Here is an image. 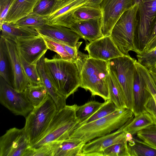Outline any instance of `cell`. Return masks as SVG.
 I'll return each mask as SVG.
<instances>
[{"instance_id": "obj_29", "label": "cell", "mask_w": 156, "mask_h": 156, "mask_svg": "<svg viewBox=\"0 0 156 156\" xmlns=\"http://www.w3.org/2000/svg\"><path fill=\"white\" fill-rule=\"evenodd\" d=\"M101 12L99 7L84 5L77 9L74 12L73 18L74 21L100 19Z\"/></svg>"}, {"instance_id": "obj_48", "label": "cell", "mask_w": 156, "mask_h": 156, "mask_svg": "<svg viewBox=\"0 0 156 156\" xmlns=\"http://www.w3.org/2000/svg\"><path fill=\"white\" fill-rule=\"evenodd\" d=\"M155 48H156V46L155 47V48L154 49H155Z\"/></svg>"}, {"instance_id": "obj_13", "label": "cell", "mask_w": 156, "mask_h": 156, "mask_svg": "<svg viewBox=\"0 0 156 156\" xmlns=\"http://www.w3.org/2000/svg\"><path fill=\"white\" fill-rule=\"evenodd\" d=\"M133 118L115 132L96 138L86 143L83 148L81 156H103L104 150L111 145L127 142L126 133L123 129Z\"/></svg>"}, {"instance_id": "obj_20", "label": "cell", "mask_w": 156, "mask_h": 156, "mask_svg": "<svg viewBox=\"0 0 156 156\" xmlns=\"http://www.w3.org/2000/svg\"><path fill=\"white\" fill-rule=\"evenodd\" d=\"M1 37L14 41L18 38H25L39 35L35 29L20 26L14 23L5 22L0 24Z\"/></svg>"}, {"instance_id": "obj_40", "label": "cell", "mask_w": 156, "mask_h": 156, "mask_svg": "<svg viewBox=\"0 0 156 156\" xmlns=\"http://www.w3.org/2000/svg\"><path fill=\"white\" fill-rule=\"evenodd\" d=\"M103 156H129L127 142L120 143L111 145L104 150Z\"/></svg>"}, {"instance_id": "obj_25", "label": "cell", "mask_w": 156, "mask_h": 156, "mask_svg": "<svg viewBox=\"0 0 156 156\" xmlns=\"http://www.w3.org/2000/svg\"><path fill=\"white\" fill-rule=\"evenodd\" d=\"M155 124L154 121L150 115L144 110L134 116L124 127L123 131L126 133H129L133 135L142 129Z\"/></svg>"}, {"instance_id": "obj_21", "label": "cell", "mask_w": 156, "mask_h": 156, "mask_svg": "<svg viewBox=\"0 0 156 156\" xmlns=\"http://www.w3.org/2000/svg\"><path fill=\"white\" fill-rule=\"evenodd\" d=\"M44 55L37 63V68L42 83L46 88L48 94L56 104L58 110L64 108L66 105V98L61 94L54 87L47 75L44 66Z\"/></svg>"}, {"instance_id": "obj_44", "label": "cell", "mask_w": 156, "mask_h": 156, "mask_svg": "<svg viewBox=\"0 0 156 156\" xmlns=\"http://www.w3.org/2000/svg\"><path fill=\"white\" fill-rule=\"evenodd\" d=\"M132 135L129 133H126V141L127 142H132L133 140Z\"/></svg>"}, {"instance_id": "obj_30", "label": "cell", "mask_w": 156, "mask_h": 156, "mask_svg": "<svg viewBox=\"0 0 156 156\" xmlns=\"http://www.w3.org/2000/svg\"><path fill=\"white\" fill-rule=\"evenodd\" d=\"M129 156H156V149L133 138L131 143H127Z\"/></svg>"}, {"instance_id": "obj_4", "label": "cell", "mask_w": 156, "mask_h": 156, "mask_svg": "<svg viewBox=\"0 0 156 156\" xmlns=\"http://www.w3.org/2000/svg\"><path fill=\"white\" fill-rule=\"evenodd\" d=\"M108 61L88 58L80 73V87L89 91L92 96H98L105 101L110 99Z\"/></svg>"}, {"instance_id": "obj_14", "label": "cell", "mask_w": 156, "mask_h": 156, "mask_svg": "<svg viewBox=\"0 0 156 156\" xmlns=\"http://www.w3.org/2000/svg\"><path fill=\"white\" fill-rule=\"evenodd\" d=\"M14 42L17 51L31 64H37L48 49L40 34L31 37L18 38Z\"/></svg>"}, {"instance_id": "obj_27", "label": "cell", "mask_w": 156, "mask_h": 156, "mask_svg": "<svg viewBox=\"0 0 156 156\" xmlns=\"http://www.w3.org/2000/svg\"><path fill=\"white\" fill-rule=\"evenodd\" d=\"M146 89L150 95L144 105L145 111L151 116L156 124V85L151 76L144 79Z\"/></svg>"}, {"instance_id": "obj_10", "label": "cell", "mask_w": 156, "mask_h": 156, "mask_svg": "<svg viewBox=\"0 0 156 156\" xmlns=\"http://www.w3.org/2000/svg\"><path fill=\"white\" fill-rule=\"evenodd\" d=\"M31 147L24 127L10 128L0 137V156H25Z\"/></svg>"}, {"instance_id": "obj_22", "label": "cell", "mask_w": 156, "mask_h": 156, "mask_svg": "<svg viewBox=\"0 0 156 156\" xmlns=\"http://www.w3.org/2000/svg\"><path fill=\"white\" fill-rule=\"evenodd\" d=\"M39 0H16L9 9L5 22L15 23L33 12Z\"/></svg>"}, {"instance_id": "obj_31", "label": "cell", "mask_w": 156, "mask_h": 156, "mask_svg": "<svg viewBox=\"0 0 156 156\" xmlns=\"http://www.w3.org/2000/svg\"><path fill=\"white\" fill-rule=\"evenodd\" d=\"M10 63L5 39L0 37V75L8 83L10 80L9 65Z\"/></svg>"}, {"instance_id": "obj_11", "label": "cell", "mask_w": 156, "mask_h": 156, "mask_svg": "<svg viewBox=\"0 0 156 156\" xmlns=\"http://www.w3.org/2000/svg\"><path fill=\"white\" fill-rule=\"evenodd\" d=\"M134 4V0H102L99 5L101 12V30L103 36H110L116 21Z\"/></svg>"}, {"instance_id": "obj_42", "label": "cell", "mask_w": 156, "mask_h": 156, "mask_svg": "<svg viewBox=\"0 0 156 156\" xmlns=\"http://www.w3.org/2000/svg\"><path fill=\"white\" fill-rule=\"evenodd\" d=\"M156 38V21L154 23L144 48L141 52L147 51L154 41Z\"/></svg>"}, {"instance_id": "obj_47", "label": "cell", "mask_w": 156, "mask_h": 156, "mask_svg": "<svg viewBox=\"0 0 156 156\" xmlns=\"http://www.w3.org/2000/svg\"><path fill=\"white\" fill-rule=\"evenodd\" d=\"M149 70H150V69H149ZM150 70H151L154 72H156V65L154 67V68H153L152 69H151Z\"/></svg>"}, {"instance_id": "obj_37", "label": "cell", "mask_w": 156, "mask_h": 156, "mask_svg": "<svg viewBox=\"0 0 156 156\" xmlns=\"http://www.w3.org/2000/svg\"><path fill=\"white\" fill-rule=\"evenodd\" d=\"M41 35L44 39L48 49L56 52L63 59L74 62L71 56L61 44L51 38Z\"/></svg>"}, {"instance_id": "obj_24", "label": "cell", "mask_w": 156, "mask_h": 156, "mask_svg": "<svg viewBox=\"0 0 156 156\" xmlns=\"http://www.w3.org/2000/svg\"><path fill=\"white\" fill-rule=\"evenodd\" d=\"M108 84L111 100L118 108H128L122 89L113 73L109 70Z\"/></svg>"}, {"instance_id": "obj_3", "label": "cell", "mask_w": 156, "mask_h": 156, "mask_svg": "<svg viewBox=\"0 0 156 156\" xmlns=\"http://www.w3.org/2000/svg\"><path fill=\"white\" fill-rule=\"evenodd\" d=\"M138 4H134L123 13L114 25L110 36L119 51L124 55H129L132 51L136 54L141 51L136 44V33L138 24Z\"/></svg>"}, {"instance_id": "obj_34", "label": "cell", "mask_w": 156, "mask_h": 156, "mask_svg": "<svg viewBox=\"0 0 156 156\" xmlns=\"http://www.w3.org/2000/svg\"><path fill=\"white\" fill-rule=\"evenodd\" d=\"M18 25L37 28L47 24V17H42L32 12L17 21Z\"/></svg>"}, {"instance_id": "obj_18", "label": "cell", "mask_w": 156, "mask_h": 156, "mask_svg": "<svg viewBox=\"0 0 156 156\" xmlns=\"http://www.w3.org/2000/svg\"><path fill=\"white\" fill-rule=\"evenodd\" d=\"M69 28L78 34L81 38L90 42L103 37L101 19L74 21Z\"/></svg>"}, {"instance_id": "obj_46", "label": "cell", "mask_w": 156, "mask_h": 156, "mask_svg": "<svg viewBox=\"0 0 156 156\" xmlns=\"http://www.w3.org/2000/svg\"><path fill=\"white\" fill-rule=\"evenodd\" d=\"M156 46V38L153 41L148 51L154 49Z\"/></svg>"}, {"instance_id": "obj_35", "label": "cell", "mask_w": 156, "mask_h": 156, "mask_svg": "<svg viewBox=\"0 0 156 156\" xmlns=\"http://www.w3.org/2000/svg\"><path fill=\"white\" fill-rule=\"evenodd\" d=\"M136 135L142 143L156 149V124L139 131Z\"/></svg>"}, {"instance_id": "obj_8", "label": "cell", "mask_w": 156, "mask_h": 156, "mask_svg": "<svg viewBox=\"0 0 156 156\" xmlns=\"http://www.w3.org/2000/svg\"><path fill=\"white\" fill-rule=\"evenodd\" d=\"M138 5L136 40L137 47L141 52L147 41L156 21V0H134Z\"/></svg>"}, {"instance_id": "obj_15", "label": "cell", "mask_w": 156, "mask_h": 156, "mask_svg": "<svg viewBox=\"0 0 156 156\" xmlns=\"http://www.w3.org/2000/svg\"><path fill=\"white\" fill-rule=\"evenodd\" d=\"M84 50L87 51L89 58L107 61L124 55L110 36H103L90 42Z\"/></svg>"}, {"instance_id": "obj_39", "label": "cell", "mask_w": 156, "mask_h": 156, "mask_svg": "<svg viewBox=\"0 0 156 156\" xmlns=\"http://www.w3.org/2000/svg\"><path fill=\"white\" fill-rule=\"evenodd\" d=\"M58 0H39L33 12L42 17H47L51 13Z\"/></svg>"}, {"instance_id": "obj_26", "label": "cell", "mask_w": 156, "mask_h": 156, "mask_svg": "<svg viewBox=\"0 0 156 156\" xmlns=\"http://www.w3.org/2000/svg\"><path fill=\"white\" fill-rule=\"evenodd\" d=\"M24 92L34 108L41 104L49 95L42 83L36 84H29Z\"/></svg>"}, {"instance_id": "obj_19", "label": "cell", "mask_w": 156, "mask_h": 156, "mask_svg": "<svg viewBox=\"0 0 156 156\" xmlns=\"http://www.w3.org/2000/svg\"><path fill=\"white\" fill-rule=\"evenodd\" d=\"M150 95V93L146 89L145 83L136 69L133 87V112L134 116L145 110L144 105Z\"/></svg>"}, {"instance_id": "obj_38", "label": "cell", "mask_w": 156, "mask_h": 156, "mask_svg": "<svg viewBox=\"0 0 156 156\" xmlns=\"http://www.w3.org/2000/svg\"><path fill=\"white\" fill-rule=\"evenodd\" d=\"M137 61L148 70L156 65V48L146 52H141L136 55Z\"/></svg>"}, {"instance_id": "obj_2", "label": "cell", "mask_w": 156, "mask_h": 156, "mask_svg": "<svg viewBox=\"0 0 156 156\" xmlns=\"http://www.w3.org/2000/svg\"><path fill=\"white\" fill-rule=\"evenodd\" d=\"M134 117L130 109L118 108L105 117L79 126L70 137L79 138L86 144L118 129Z\"/></svg>"}, {"instance_id": "obj_1", "label": "cell", "mask_w": 156, "mask_h": 156, "mask_svg": "<svg viewBox=\"0 0 156 156\" xmlns=\"http://www.w3.org/2000/svg\"><path fill=\"white\" fill-rule=\"evenodd\" d=\"M44 68L51 82L62 95L67 98L80 87L81 70L77 64L58 57L44 58Z\"/></svg>"}, {"instance_id": "obj_45", "label": "cell", "mask_w": 156, "mask_h": 156, "mask_svg": "<svg viewBox=\"0 0 156 156\" xmlns=\"http://www.w3.org/2000/svg\"><path fill=\"white\" fill-rule=\"evenodd\" d=\"M148 71L156 85V72L150 69Z\"/></svg>"}, {"instance_id": "obj_6", "label": "cell", "mask_w": 156, "mask_h": 156, "mask_svg": "<svg viewBox=\"0 0 156 156\" xmlns=\"http://www.w3.org/2000/svg\"><path fill=\"white\" fill-rule=\"evenodd\" d=\"M58 111L56 104L48 95L41 104L34 108L25 117L24 128L31 147L43 136Z\"/></svg>"}, {"instance_id": "obj_17", "label": "cell", "mask_w": 156, "mask_h": 156, "mask_svg": "<svg viewBox=\"0 0 156 156\" xmlns=\"http://www.w3.org/2000/svg\"><path fill=\"white\" fill-rule=\"evenodd\" d=\"M39 33L58 41L69 46L75 47L81 38L71 29L63 26L46 24L35 29Z\"/></svg>"}, {"instance_id": "obj_9", "label": "cell", "mask_w": 156, "mask_h": 156, "mask_svg": "<svg viewBox=\"0 0 156 156\" xmlns=\"http://www.w3.org/2000/svg\"><path fill=\"white\" fill-rule=\"evenodd\" d=\"M0 102L15 115L25 117L34 108L24 92L16 91L1 76Z\"/></svg>"}, {"instance_id": "obj_41", "label": "cell", "mask_w": 156, "mask_h": 156, "mask_svg": "<svg viewBox=\"0 0 156 156\" xmlns=\"http://www.w3.org/2000/svg\"><path fill=\"white\" fill-rule=\"evenodd\" d=\"M16 0H0V24L5 23L8 12Z\"/></svg>"}, {"instance_id": "obj_7", "label": "cell", "mask_w": 156, "mask_h": 156, "mask_svg": "<svg viewBox=\"0 0 156 156\" xmlns=\"http://www.w3.org/2000/svg\"><path fill=\"white\" fill-rule=\"evenodd\" d=\"M136 60L129 55H124L108 61L109 69L113 73L122 89L128 108L132 112L133 87L136 70Z\"/></svg>"}, {"instance_id": "obj_12", "label": "cell", "mask_w": 156, "mask_h": 156, "mask_svg": "<svg viewBox=\"0 0 156 156\" xmlns=\"http://www.w3.org/2000/svg\"><path fill=\"white\" fill-rule=\"evenodd\" d=\"M88 0H58L50 15L47 24L69 28L73 22V14L80 7L87 5Z\"/></svg>"}, {"instance_id": "obj_43", "label": "cell", "mask_w": 156, "mask_h": 156, "mask_svg": "<svg viewBox=\"0 0 156 156\" xmlns=\"http://www.w3.org/2000/svg\"><path fill=\"white\" fill-rule=\"evenodd\" d=\"M102 0H88L87 5L99 7V5Z\"/></svg>"}, {"instance_id": "obj_33", "label": "cell", "mask_w": 156, "mask_h": 156, "mask_svg": "<svg viewBox=\"0 0 156 156\" xmlns=\"http://www.w3.org/2000/svg\"><path fill=\"white\" fill-rule=\"evenodd\" d=\"M59 142H50L37 147H31L25 156H55Z\"/></svg>"}, {"instance_id": "obj_36", "label": "cell", "mask_w": 156, "mask_h": 156, "mask_svg": "<svg viewBox=\"0 0 156 156\" xmlns=\"http://www.w3.org/2000/svg\"><path fill=\"white\" fill-rule=\"evenodd\" d=\"M118 108L110 99H108L104 102L103 105L92 115L80 125L105 117L115 112Z\"/></svg>"}, {"instance_id": "obj_16", "label": "cell", "mask_w": 156, "mask_h": 156, "mask_svg": "<svg viewBox=\"0 0 156 156\" xmlns=\"http://www.w3.org/2000/svg\"><path fill=\"white\" fill-rule=\"evenodd\" d=\"M5 39V38H4ZM13 76L12 86L17 92H23L29 84L20 62L15 42L5 39Z\"/></svg>"}, {"instance_id": "obj_5", "label": "cell", "mask_w": 156, "mask_h": 156, "mask_svg": "<svg viewBox=\"0 0 156 156\" xmlns=\"http://www.w3.org/2000/svg\"><path fill=\"white\" fill-rule=\"evenodd\" d=\"M78 106L66 105L58 110L42 137L32 146L37 147L45 144L61 141L69 138L78 124L76 112Z\"/></svg>"}, {"instance_id": "obj_32", "label": "cell", "mask_w": 156, "mask_h": 156, "mask_svg": "<svg viewBox=\"0 0 156 156\" xmlns=\"http://www.w3.org/2000/svg\"><path fill=\"white\" fill-rule=\"evenodd\" d=\"M17 51L22 66L29 84H36L41 83V79L37 68V64L29 63L18 51Z\"/></svg>"}, {"instance_id": "obj_23", "label": "cell", "mask_w": 156, "mask_h": 156, "mask_svg": "<svg viewBox=\"0 0 156 156\" xmlns=\"http://www.w3.org/2000/svg\"><path fill=\"white\" fill-rule=\"evenodd\" d=\"M85 144L80 139L74 137L59 141L55 156H81Z\"/></svg>"}, {"instance_id": "obj_28", "label": "cell", "mask_w": 156, "mask_h": 156, "mask_svg": "<svg viewBox=\"0 0 156 156\" xmlns=\"http://www.w3.org/2000/svg\"><path fill=\"white\" fill-rule=\"evenodd\" d=\"M104 103L93 101H88L82 105L78 106L76 112L78 124L76 128L92 115Z\"/></svg>"}]
</instances>
